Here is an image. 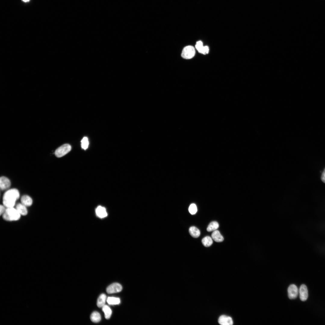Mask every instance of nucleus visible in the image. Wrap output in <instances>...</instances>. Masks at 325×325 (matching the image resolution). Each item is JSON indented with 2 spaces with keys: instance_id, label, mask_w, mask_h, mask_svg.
<instances>
[{
  "instance_id": "nucleus-1",
  "label": "nucleus",
  "mask_w": 325,
  "mask_h": 325,
  "mask_svg": "<svg viewBox=\"0 0 325 325\" xmlns=\"http://www.w3.org/2000/svg\"><path fill=\"white\" fill-rule=\"evenodd\" d=\"M20 196L19 192L17 189L12 188L8 190L3 196V205L6 208L14 207Z\"/></svg>"
},
{
  "instance_id": "nucleus-2",
  "label": "nucleus",
  "mask_w": 325,
  "mask_h": 325,
  "mask_svg": "<svg viewBox=\"0 0 325 325\" xmlns=\"http://www.w3.org/2000/svg\"><path fill=\"white\" fill-rule=\"evenodd\" d=\"M20 216L21 215L14 207L6 208L2 215L3 218L9 221H17L20 219Z\"/></svg>"
},
{
  "instance_id": "nucleus-3",
  "label": "nucleus",
  "mask_w": 325,
  "mask_h": 325,
  "mask_svg": "<svg viewBox=\"0 0 325 325\" xmlns=\"http://www.w3.org/2000/svg\"><path fill=\"white\" fill-rule=\"evenodd\" d=\"M71 145L67 144H64L57 148L55 151V155L57 157H61L69 153L71 150Z\"/></svg>"
},
{
  "instance_id": "nucleus-4",
  "label": "nucleus",
  "mask_w": 325,
  "mask_h": 325,
  "mask_svg": "<svg viewBox=\"0 0 325 325\" xmlns=\"http://www.w3.org/2000/svg\"><path fill=\"white\" fill-rule=\"evenodd\" d=\"M195 51L194 47L191 45L185 47L182 50L181 54V57L186 59H190L195 55Z\"/></svg>"
},
{
  "instance_id": "nucleus-5",
  "label": "nucleus",
  "mask_w": 325,
  "mask_h": 325,
  "mask_svg": "<svg viewBox=\"0 0 325 325\" xmlns=\"http://www.w3.org/2000/svg\"><path fill=\"white\" fill-rule=\"evenodd\" d=\"M122 289V287L120 284L115 283L109 286L107 288L106 291L108 294H112L119 292Z\"/></svg>"
},
{
  "instance_id": "nucleus-6",
  "label": "nucleus",
  "mask_w": 325,
  "mask_h": 325,
  "mask_svg": "<svg viewBox=\"0 0 325 325\" xmlns=\"http://www.w3.org/2000/svg\"><path fill=\"white\" fill-rule=\"evenodd\" d=\"M288 295L290 299H296L298 296L299 290L297 286L294 284L290 285L288 289Z\"/></svg>"
},
{
  "instance_id": "nucleus-7",
  "label": "nucleus",
  "mask_w": 325,
  "mask_h": 325,
  "mask_svg": "<svg viewBox=\"0 0 325 325\" xmlns=\"http://www.w3.org/2000/svg\"><path fill=\"white\" fill-rule=\"evenodd\" d=\"M299 297L300 300L302 301H306L308 297V293L306 286L304 284H302L300 286L299 290Z\"/></svg>"
},
{
  "instance_id": "nucleus-8",
  "label": "nucleus",
  "mask_w": 325,
  "mask_h": 325,
  "mask_svg": "<svg viewBox=\"0 0 325 325\" xmlns=\"http://www.w3.org/2000/svg\"><path fill=\"white\" fill-rule=\"evenodd\" d=\"M11 182L7 177L2 176L0 178V187L2 190H4L8 188L11 186Z\"/></svg>"
},
{
  "instance_id": "nucleus-9",
  "label": "nucleus",
  "mask_w": 325,
  "mask_h": 325,
  "mask_svg": "<svg viewBox=\"0 0 325 325\" xmlns=\"http://www.w3.org/2000/svg\"><path fill=\"white\" fill-rule=\"evenodd\" d=\"M218 322L220 324L222 325H231L233 323L231 317L225 315H221L219 317Z\"/></svg>"
},
{
  "instance_id": "nucleus-10",
  "label": "nucleus",
  "mask_w": 325,
  "mask_h": 325,
  "mask_svg": "<svg viewBox=\"0 0 325 325\" xmlns=\"http://www.w3.org/2000/svg\"><path fill=\"white\" fill-rule=\"evenodd\" d=\"M195 48L200 53L204 54L208 53L209 51L208 47L207 46H203L202 42L200 41L197 42Z\"/></svg>"
},
{
  "instance_id": "nucleus-11",
  "label": "nucleus",
  "mask_w": 325,
  "mask_h": 325,
  "mask_svg": "<svg viewBox=\"0 0 325 325\" xmlns=\"http://www.w3.org/2000/svg\"><path fill=\"white\" fill-rule=\"evenodd\" d=\"M21 203L26 206H29L32 205V198L28 195H23L21 197Z\"/></svg>"
},
{
  "instance_id": "nucleus-12",
  "label": "nucleus",
  "mask_w": 325,
  "mask_h": 325,
  "mask_svg": "<svg viewBox=\"0 0 325 325\" xmlns=\"http://www.w3.org/2000/svg\"><path fill=\"white\" fill-rule=\"evenodd\" d=\"M95 212L97 215L101 218L106 217L107 215L106 209L101 206H98L96 208Z\"/></svg>"
},
{
  "instance_id": "nucleus-13",
  "label": "nucleus",
  "mask_w": 325,
  "mask_h": 325,
  "mask_svg": "<svg viewBox=\"0 0 325 325\" xmlns=\"http://www.w3.org/2000/svg\"><path fill=\"white\" fill-rule=\"evenodd\" d=\"M212 238L217 242H221L224 240V238L220 232L217 230L214 231L211 234Z\"/></svg>"
},
{
  "instance_id": "nucleus-14",
  "label": "nucleus",
  "mask_w": 325,
  "mask_h": 325,
  "mask_svg": "<svg viewBox=\"0 0 325 325\" xmlns=\"http://www.w3.org/2000/svg\"><path fill=\"white\" fill-rule=\"evenodd\" d=\"M15 208L21 215H25L27 214L28 211L26 206L21 203L17 204Z\"/></svg>"
},
{
  "instance_id": "nucleus-15",
  "label": "nucleus",
  "mask_w": 325,
  "mask_h": 325,
  "mask_svg": "<svg viewBox=\"0 0 325 325\" xmlns=\"http://www.w3.org/2000/svg\"><path fill=\"white\" fill-rule=\"evenodd\" d=\"M106 296L104 294H101L98 298L97 301V305L99 308H102L105 305Z\"/></svg>"
},
{
  "instance_id": "nucleus-16",
  "label": "nucleus",
  "mask_w": 325,
  "mask_h": 325,
  "mask_svg": "<svg viewBox=\"0 0 325 325\" xmlns=\"http://www.w3.org/2000/svg\"><path fill=\"white\" fill-rule=\"evenodd\" d=\"M189 231L190 234L194 238H197L200 235V231L199 230L194 226L190 227Z\"/></svg>"
},
{
  "instance_id": "nucleus-17",
  "label": "nucleus",
  "mask_w": 325,
  "mask_h": 325,
  "mask_svg": "<svg viewBox=\"0 0 325 325\" xmlns=\"http://www.w3.org/2000/svg\"><path fill=\"white\" fill-rule=\"evenodd\" d=\"M101 319L100 314L98 312L94 311L91 314L90 319L94 323H98L99 322Z\"/></svg>"
},
{
  "instance_id": "nucleus-18",
  "label": "nucleus",
  "mask_w": 325,
  "mask_h": 325,
  "mask_svg": "<svg viewBox=\"0 0 325 325\" xmlns=\"http://www.w3.org/2000/svg\"><path fill=\"white\" fill-rule=\"evenodd\" d=\"M102 311L104 313L105 317L107 319H109L112 314V311L110 308L107 305H104L102 307Z\"/></svg>"
},
{
  "instance_id": "nucleus-19",
  "label": "nucleus",
  "mask_w": 325,
  "mask_h": 325,
  "mask_svg": "<svg viewBox=\"0 0 325 325\" xmlns=\"http://www.w3.org/2000/svg\"><path fill=\"white\" fill-rule=\"evenodd\" d=\"M212 238L209 236L204 237L202 240V242L204 246L208 247L210 246L213 243Z\"/></svg>"
},
{
  "instance_id": "nucleus-20",
  "label": "nucleus",
  "mask_w": 325,
  "mask_h": 325,
  "mask_svg": "<svg viewBox=\"0 0 325 325\" xmlns=\"http://www.w3.org/2000/svg\"><path fill=\"white\" fill-rule=\"evenodd\" d=\"M219 226V224L217 221H212L209 224L207 228V231L208 232L215 231L218 228Z\"/></svg>"
},
{
  "instance_id": "nucleus-21",
  "label": "nucleus",
  "mask_w": 325,
  "mask_h": 325,
  "mask_svg": "<svg viewBox=\"0 0 325 325\" xmlns=\"http://www.w3.org/2000/svg\"><path fill=\"white\" fill-rule=\"evenodd\" d=\"M107 301L109 305H117L120 303V299L119 298L114 297H108Z\"/></svg>"
},
{
  "instance_id": "nucleus-22",
  "label": "nucleus",
  "mask_w": 325,
  "mask_h": 325,
  "mask_svg": "<svg viewBox=\"0 0 325 325\" xmlns=\"http://www.w3.org/2000/svg\"><path fill=\"white\" fill-rule=\"evenodd\" d=\"M89 142L87 137H84L81 141L82 148L84 150L86 149L88 147Z\"/></svg>"
},
{
  "instance_id": "nucleus-23",
  "label": "nucleus",
  "mask_w": 325,
  "mask_h": 325,
  "mask_svg": "<svg viewBox=\"0 0 325 325\" xmlns=\"http://www.w3.org/2000/svg\"><path fill=\"white\" fill-rule=\"evenodd\" d=\"M189 212L192 215L195 214L197 211V209L196 205L194 203L191 204L189 206Z\"/></svg>"
},
{
  "instance_id": "nucleus-24",
  "label": "nucleus",
  "mask_w": 325,
  "mask_h": 325,
  "mask_svg": "<svg viewBox=\"0 0 325 325\" xmlns=\"http://www.w3.org/2000/svg\"><path fill=\"white\" fill-rule=\"evenodd\" d=\"M5 206L4 205H0V215H3L6 209L5 208Z\"/></svg>"
},
{
  "instance_id": "nucleus-25",
  "label": "nucleus",
  "mask_w": 325,
  "mask_h": 325,
  "mask_svg": "<svg viewBox=\"0 0 325 325\" xmlns=\"http://www.w3.org/2000/svg\"><path fill=\"white\" fill-rule=\"evenodd\" d=\"M321 180L323 182L325 183V169L322 174Z\"/></svg>"
},
{
  "instance_id": "nucleus-26",
  "label": "nucleus",
  "mask_w": 325,
  "mask_h": 325,
  "mask_svg": "<svg viewBox=\"0 0 325 325\" xmlns=\"http://www.w3.org/2000/svg\"><path fill=\"white\" fill-rule=\"evenodd\" d=\"M29 0H22L23 2H28L29 1Z\"/></svg>"
}]
</instances>
